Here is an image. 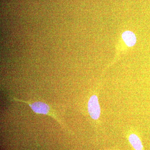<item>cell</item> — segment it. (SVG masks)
<instances>
[{"label": "cell", "instance_id": "obj_1", "mask_svg": "<svg viewBox=\"0 0 150 150\" xmlns=\"http://www.w3.org/2000/svg\"><path fill=\"white\" fill-rule=\"evenodd\" d=\"M13 99L16 101H20V102L27 103L29 105L33 111L35 113L49 115V116H51L54 119H56V121L59 122L61 125L64 126L63 123L60 121V119L55 115L54 112H53L52 110H51L49 105L46 103L42 102H40V101L30 102L29 101H24V100H21L17 99L15 98H13Z\"/></svg>", "mask_w": 150, "mask_h": 150}, {"label": "cell", "instance_id": "obj_2", "mask_svg": "<svg viewBox=\"0 0 150 150\" xmlns=\"http://www.w3.org/2000/svg\"><path fill=\"white\" fill-rule=\"evenodd\" d=\"M88 110L90 116L94 120L99 119L100 108L98 98L96 94H93L90 98L88 103Z\"/></svg>", "mask_w": 150, "mask_h": 150}, {"label": "cell", "instance_id": "obj_3", "mask_svg": "<svg viewBox=\"0 0 150 150\" xmlns=\"http://www.w3.org/2000/svg\"><path fill=\"white\" fill-rule=\"evenodd\" d=\"M127 138L134 150H144L141 139L137 133L133 132L129 133Z\"/></svg>", "mask_w": 150, "mask_h": 150}, {"label": "cell", "instance_id": "obj_4", "mask_svg": "<svg viewBox=\"0 0 150 150\" xmlns=\"http://www.w3.org/2000/svg\"><path fill=\"white\" fill-rule=\"evenodd\" d=\"M122 38L126 45L129 47L134 46L137 41L136 36L133 32L126 31L122 35Z\"/></svg>", "mask_w": 150, "mask_h": 150}, {"label": "cell", "instance_id": "obj_5", "mask_svg": "<svg viewBox=\"0 0 150 150\" xmlns=\"http://www.w3.org/2000/svg\"><path fill=\"white\" fill-rule=\"evenodd\" d=\"M102 150H119L118 149H116L115 148H108V149H104Z\"/></svg>", "mask_w": 150, "mask_h": 150}]
</instances>
